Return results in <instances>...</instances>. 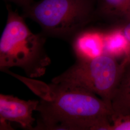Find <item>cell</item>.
<instances>
[{
    "label": "cell",
    "instance_id": "cell-7",
    "mask_svg": "<svg viewBox=\"0 0 130 130\" xmlns=\"http://www.w3.org/2000/svg\"><path fill=\"white\" fill-rule=\"evenodd\" d=\"M112 114L130 115V63L125 65L111 101Z\"/></svg>",
    "mask_w": 130,
    "mask_h": 130
},
{
    "label": "cell",
    "instance_id": "cell-6",
    "mask_svg": "<svg viewBox=\"0 0 130 130\" xmlns=\"http://www.w3.org/2000/svg\"><path fill=\"white\" fill-rule=\"evenodd\" d=\"M76 36L73 47L79 58H92L104 53V33L90 30Z\"/></svg>",
    "mask_w": 130,
    "mask_h": 130
},
{
    "label": "cell",
    "instance_id": "cell-4",
    "mask_svg": "<svg viewBox=\"0 0 130 130\" xmlns=\"http://www.w3.org/2000/svg\"><path fill=\"white\" fill-rule=\"evenodd\" d=\"M24 9L25 15L39 24L44 32L63 38L80 32L92 13L89 0H41Z\"/></svg>",
    "mask_w": 130,
    "mask_h": 130
},
{
    "label": "cell",
    "instance_id": "cell-5",
    "mask_svg": "<svg viewBox=\"0 0 130 130\" xmlns=\"http://www.w3.org/2000/svg\"><path fill=\"white\" fill-rule=\"evenodd\" d=\"M39 100L20 99L11 95L0 94L1 130L11 129L7 121L15 122L26 129H33L35 121L33 112L36 110Z\"/></svg>",
    "mask_w": 130,
    "mask_h": 130
},
{
    "label": "cell",
    "instance_id": "cell-9",
    "mask_svg": "<svg viewBox=\"0 0 130 130\" xmlns=\"http://www.w3.org/2000/svg\"><path fill=\"white\" fill-rule=\"evenodd\" d=\"M102 2L106 12L119 14L130 21V0H102Z\"/></svg>",
    "mask_w": 130,
    "mask_h": 130
},
{
    "label": "cell",
    "instance_id": "cell-12",
    "mask_svg": "<svg viewBox=\"0 0 130 130\" xmlns=\"http://www.w3.org/2000/svg\"><path fill=\"white\" fill-rule=\"evenodd\" d=\"M22 6L24 8L27 7L31 4L32 0H7Z\"/></svg>",
    "mask_w": 130,
    "mask_h": 130
},
{
    "label": "cell",
    "instance_id": "cell-3",
    "mask_svg": "<svg viewBox=\"0 0 130 130\" xmlns=\"http://www.w3.org/2000/svg\"><path fill=\"white\" fill-rule=\"evenodd\" d=\"M126 62L125 59L119 63L116 58L105 53L92 58H79L52 82L84 89L97 95L111 107L112 98Z\"/></svg>",
    "mask_w": 130,
    "mask_h": 130
},
{
    "label": "cell",
    "instance_id": "cell-11",
    "mask_svg": "<svg viewBox=\"0 0 130 130\" xmlns=\"http://www.w3.org/2000/svg\"><path fill=\"white\" fill-rule=\"evenodd\" d=\"M122 28L129 43V51L126 59L130 63V21Z\"/></svg>",
    "mask_w": 130,
    "mask_h": 130
},
{
    "label": "cell",
    "instance_id": "cell-8",
    "mask_svg": "<svg viewBox=\"0 0 130 130\" xmlns=\"http://www.w3.org/2000/svg\"><path fill=\"white\" fill-rule=\"evenodd\" d=\"M104 53L119 59H126L129 43L122 28H117L104 33Z\"/></svg>",
    "mask_w": 130,
    "mask_h": 130
},
{
    "label": "cell",
    "instance_id": "cell-1",
    "mask_svg": "<svg viewBox=\"0 0 130 130\" xmlns=\"http://www.w3.org/2000/svg\"><path fill=\"white\" fill-rule=\"evenodd\" d=\"M25 84L40 100L36 128L45 130H110L112 110L87 90L68 84H47L6 71Z\"/></svg>",
    "mask_w": 130,
    "mask_h": 130
},
{
    "label": "cell",
    "instance_id": "cell-10",
    "mask_svg": "<svg viewBox=\"0 0 130 130\" xmlns=\"http://www.w3.org/2000/svg\"><path fill=\"white\" fill-rule=\"evenodd\" d=\"M110 130H130V115L112 114Z\"/></svg>",
    "mask_w": 130,
    "mask_h": 130
},
{
    "label": "cell",
    "instance_id": "cell-2",
    "mask_svg": "<svg viewBox=\"0 0 130 130\" xmlns=\"http://www.w3.org/2000/svg\"><path fill=\"white\" fill-rule=\"evenodd\" d=\"M7 22L0 39V69L12 67L23 70L28 78L45 74L51 63L45 51V39L32 32L18 13L8 8Z\"/></svg>",
    "mask_w": 130,
    "mask_h": 130
}]
</instances>
